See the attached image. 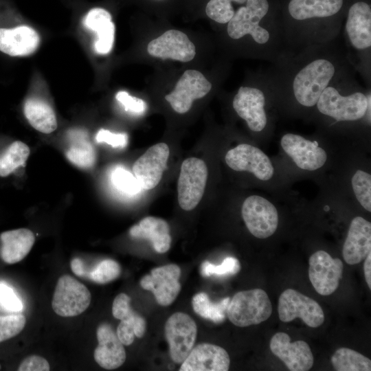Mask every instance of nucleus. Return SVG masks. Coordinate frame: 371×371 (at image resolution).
I'll list each match as a JSON object with an SVG mask.
<instances>
[{
  "label": "nucleus",
  "mask_w": 371,
  "mask_h": 371,
  "mask_svg": "<svg viewBox=\"0 0 371 371\" xmlns=\"http://www.w3.org/2000/svg\"><path fill=\"white\" fill-rule=\"evenodd\" d=\"M268 10L267 0H247L246 5L239 8L228 22V35L233 39H239L250 34L256 43H266L269 38V33L260 27L259 23Z\"/></svg>",
  "instance_id": "20e7f679"
},
{
  "label": "nucleus",
  "mask_w": 371,
  "mask_h": 371,
  "mask_svg": "<svg viewBox=\"0 0 371 371\" xmlns=\"http://www.w3.org/2000/svg\"><path fill=\"white\" fill-rule=\"evenodd\" d=\"M112 314L117 319L126 321L133 326L135 335L141 338L146 331V324L143 317L131 306V297L124 293L118 294L112 305Z\"/></svg>",
  "instance_id": "7c9ffc66"
},
{
  "label": "nucleus",
  "mask_w": 371,
  "mask_h": 371,
  "mask_svg": "<svg viewBox=\"0 0 371 371\" xmlns=\"http://www.w3.org/2000/svg\"><path fill=\"white\" fill-rule=\"evenodd\" d=\"M346 30L352 45L363 49L371 45V9L362 1L354 3L348 11Z\"/></svg>",
  "instance_id": "5701e85b"
},
{
  "label": "nucleus",
  "mask_w": 371,
  "mask_h": 371,
  "mask_svg": "<svg viewBox=\"0 0 371 371\" xmlns=\"http://www.w3.org/2000/svg\"><path fill=\"white\" fill-rule=\"evenodd\" d=\"M278 311L279 318L283 322L300 318L308 326L317 328L324 322V313L320 305L292 289H286L280 294Z\"/></svg>",
  "instance_id": "0eeeda50"
},
{
  "label": "nucleus",
  "mask_w": 371,
  "mask_h": 371,
  "mask_svg": "<svg viewBox=\"0 0 371 371\" xmlns=\"http://www.w3.org/2000/svg\"><path fill=\"white\" fill-rule=\"evenodd\" d=\"M241 213L247 229L256 238H267L278 228V211L273 203L262 196H248L243 203Z\"/></svg>",
  "instance_id": "6e6552de"
},
{
  "label": "nucleus",
  "mask_w": 371,
  "mask_h": 371,
  "mask_svg": "<svg viewBox=\"0 0 371 371\" xmlns=\"http://www.w3.org/2000/svg\"><path fill=\"white\" fill-rule=\"evenodd\" d=\"M308 265L309 280L319 294L330 295L337 289L344 269L339 258H333L326 251L319 250L310 256Z\"/></svg>",
  "instance_id": "9d476101"
},
{
  "label": "nucleus",
  "mask_w": 371,
  "mask_h": 371,
  "mask_svg": "<svg viewBox=\"0 0 371 371\" xmlns=\"http://www.w3.org/2000/svg\"><path fill=\"white\" fill-rule=\"evenodd\" d=\"M164 332L171 359L181 363L195 344L197 335L195 322L188 314L177 312L167 319Z\"/></svg>",
  "instance_id": "1a4fd4ad"
},
{
  "label": "nucleus",
  "mask_w": 371,
  "mask_h": 371,
  "mask_svg": "<svg viewBox=\"0 0 371 371\" xmlns=\"http://www.w3.org/2000/svg\"><path fill=\"white\" fill-rule=\"evenodd\" d=\"M0 304L12 311L18 312L23 308L19 298L10 287L5 284H0Z\"/></svg>",
  "instance_id": "a19ab883"
},
{
  "label": "nucleus",
  "mask_w": 371,
  "mask_h": 371,
  "mask_svg": "<svg viewBox=\"0 0 371 371\" xmlns=\"http://www.w3.org/2000/svg\"><path fill=\"white\" fill-rule=\"evenodd\" d=\"M147 50L153 56L181 62H189L196 54L193 43L186 34L177 30H168L152 40L148 44Z\"/></svg>",
  "instance_id": "f3484780"
},
{
  "label": "nucleus",
  "mask_w": 371,
  "mask_h": 371,
  "mask_svg": "<svg viewBox=\"0 0 371 371\" xmlns=\"http://www.w3.org/2000/svg\"><path fill=\"white\" fill-rule=\"evenodd\" d=\"M129 234L134 238L148 240L158 253H165L170 247V227L168 223L161 218L145 217L131 227Z\"/></svg>",
  "instance_id": "b1692460"
},
{
  "label": "nucleus",
  "mask_w": 371,
  "mask_h": 371,
  "mask_svg": "<svg viewBox=\"0 0 371 371\" xmlns=\"http://www.w3.org/2000/svg\"><path fill=\"white\" fill-rule=\"evenodd\" d=\"M111 180L117 190L126 194L135 195L142 190L135 175L121 166L113 168Z\"/></svg>",
  "instance_id": "72a5a7b5"
},
{
  "label": "nucleus",
  "mask_w": 371,
  "mask_h": 371,
  "mask_svg": "<svg viewBox=\"0 0 371 371\" xmlns=\"http://www.w3.org/2000/svg\"><path fill=\"white\" fill-rule=\"evenodd\" d=\"M229 300V297H226L214 303L205 293L201 292L193 296L192 305L194 311L201 317L220 324L225 319Z\"/></svg>",
  "instance_id": "c756f323"
},
{
  "label": "nucleus",
  "mask_w": 371,
  "mask_h": 371,
  "mask_svg": "<svg viewBox=\"0 0 371 371\" xmlns=\"http://www.w3.org/2000/svg\"><path fill=\"white\" fill-rule=\"evenodd\" d=\"M351 183L355 196L361 205L371 212V175L358 170L353 175Z\"/></svg>",
  "instance_id": "f704fd0d"
},
{
  "label": "nucleus",
  "mask_w": 371,
  "mask_h": 371,
  "mask_svg": "<svg viewBox=\"0 0 371 371\" xmlns=\"http://www.w3.org/2000/svg\"><path fill=\"white\" fill-rule=\"evenodd\" d=\"M0 240L1 259L7 264H14L28 254L35 242V236L30 229L20 228L2 232Z\"/></svg>",
  "instance_id": "393cba45"
},
{
  "label": "nucleus",
  "mask_w": 371,
  "mask_h": 371,
  "mask_svg": "<svg viewBox=\"0 0 371 371\" xmlns=\"http://www.w3.org/2000/svg\"><path fill=\"white\" fill-rule=\"evenodd\" d=\"M24 114L36 131L49 134L57 128V120L52 108L38 98H28L24 104Z\"/></svg>",
  "instance_id": "c85d7f7f"
},
{
  "label": "nucleus",
  "mask_w": 371,
  "mask_h": 371,
  "mask_svg": "<svg viewBox=\"0 0 371 371\" xmlns=\"http://www.w3.org/2000/svg\"><path fill=\"white\" fill-rule=\"evenodd\" d=\"M282 148L301 169L313 171L322 167L327 160L326 151L317 142L299 135L287 133L281 139Z\"/></svg>",
  "instance_id": "dca6fc26"
},
{
  "label": "nucleus",
  "mask_w": 371,
  "mask_h": 371,
  "mask_svg": "<svg viewBox=\"0 0 371 371\" xmlns=\"http://www.w3.org/2000/svg\"><path fill=\"white\" fill-rule=\"evenodd\" d=\"M337 371H370L371 361L362 354L348 348L337 349L330 358Z\"/></svg>",
  "instance_id": "2f4dec72"
},
{
  "label": "nucleus",
  "mask_w": 371,
  "mask_h": 371,
  "mask_svg": "<svg viewBox=\"0 0 371 371\" xmlns=\"http://www.w3.org/2000/svg\"><path fill=\"white\" fill-rule=\"evenodd\" d=\"M272 313V305L267 293L254 289L236 293L229 300L227 316L236 326L246 327L266 321Z\"/></svg>",
  "instance_id": "f257e3e1"
},
{
  "label": "nucleus",
  "mask_w": 371,
  "mask_h": 371,
  "mask_svg": "<svg viewBox=\"0 0 371 371\" xmlns=\"http://www.w3.org/2000/svg\"><path fill=\"white\" fill-rule=\"evenodd\" d=\"M121 273L118 262L106 259L89 269L88 278L98 284H106L117 279Z\"/></svg>",
  "instance_id": "e433bc0d"
},
{
  "label": "nucleus",
  "mask_w": 371,
  "mask_h": 371,
  "mask_svg": "<svg viewBox=\"0 0 371 371\" xmlns=\"http://www.w3.org/2000/svg\"><path fill=\"white\" fill-rule=\"evenodd\" d=\"M180 267L168 264L153 269L150 274L141 279L140 285L153 293L159 304L166 306L175 301L180 292Z\"/></svg>",
  "instance_id": "ddd939ff"
},
{
  "label": "nucleus",
  "mask_w": 371,
  "mask_h": 371,
  "mask_svg": "<svg viewBox=\"0 0 371 371\" xmlns=\"http://www.w3.org/2000/svg\"><path fill=\"white\" fill-rule=\"evenodd\" d=\"M240 269L239 261L234 257H227L221 264L214 265L209 261H204L201 266V273L204 277L211 276H224L234 275Z\"/></svg>",
  "instance_id": "4c0bfd02"
},
{
  "label": "nucleus",
  "mask_w": 371,
  "mask_h": 371,
  "mask_svg": "<svg viewBox=\"0 0 371 371\" xmlns=\"http://www.w3.org/2000/svg\"><path fill=\"white\" fill-rule=\"evenodd\" d=\"M98 344L94 350V359L102 368L114 370L126 360V351L116 332L107 323L99 325L96 331Z\"/></svg>",
  "instance_id": "aec40b11"
},
{
  "label": "nucleus",
  "mask_w": 371,
  "mask_h": 371,
  "mask_svg": "<svg viewBox=\"0 0 371 371\" xmlns=\"http://www.w3.org/2000/svg\"><path fill=\"white\" fill-rule=\"evenodd\" d=\"M212 84L202 73L194 69L186 70L176 84L175 89L165 96L171 107L179 113H185L193 101L207 95Z\"/></svg>",
  "instance_id": "9b49d317"
},
{
  "label": "nucleus",
  "mask_w": 371,
  "mask_h": 371,
  "mask_svg": "<svg viewBox=\"0 0 371 371\" xmlns=\"http://www.w3.org/2000/svg\"><path fill=\"white\" fill-rule=\"evenodd\" d=\"M70 265L74 274L88 278L89 269L86 267L84 262L80 258H74L71 261Z\"/></svg>",
  "instance_id": "a18cd8bd"
},
{
  "label": "nucleus",
  "mask_w": 371,
  "mask_h": 371,
  "mask_svg": "<svg viewBox=\"0 0 371 371\" xmlns=\"http://www.w3.org/2000/svg\"><path fill=\"white\" fill-rule=\"evenodd\" d=\"M269 348L291 371H308L313 366V355L309 345L302 340L291 342L285 333H276L271 339Z\"/></svg>",
  "instance_id": "4468645a"
},
{
  "label": "nucleus",
  "mask_w": 371,
  "mask_h": 371,
  "mask_svg": "<svg viewBox=\"0 0 371 371\" xmlns=\"http://www.w3.org/2000/svg\"><path fill=\"white\" fill-rule=\"evenodd\" d=\"M371 252V223L356 216L350 222L344 243L342 255L348 265L361 262Z\"/></svg>",
  "instance_id": "412c9836"
},
{
  "label": "nucleus",
  "mask_w": 371,
  "mask_h": 371,
  "mask_svg": "<svg viewBox=\"0 0 371 371\" xmlns=\"http://www.w3.org/2000/svg\"><path fill=\"white\" fill-rule=\"evenodd\" d=\"M230 358L222 347L202 343L194 346L181 363L180 371H227Z\"/></svg>",
  "instance_id": "6ab92c4d"
},
{
  "label": "nucleus",
  "mask_w": 371,
  "mask_h": 371,
  "mask_svg": "<svg viewBox=\"0 0 371 371\" xmlns=\"http://www.w3.org/2000/svg\"><path fill=\"white\" fill-rule=\"evenodd\" d=\"M343 0H291L289 11L297 20L327 17L339 11Z\"/></svg>",
  "instance_id": "cd10ccee"
},
{
  "label": "nucleus",
  "mask_w": 371,
  "mask_h": 371,
  "mask_svg": "<svg viewBox=\"0 0 371 371\" xmlns=\"http://www.w3.org/2000/svg\"><path fill=\"white\" fill-rule=\"evenodd\" d=\"M50 366L48 361L38 355H31L25 358L19 365V371H49Z\"/></svg>",
  "instance_id": "37998d69"
},
{
  "label": "nucleus",
  "mask_w": 371,
  "mask_h": 371,
  "mask_svg": "<svg viewBox=\"0 0 371 371\" xmlns=\"http://www.w3.org/2000/svg\"><path fill=\"white\" fill-rule=\"evenodd\" d=\"M116 334L124 346L132 344L135 337L133 326L130 323L123 320H120Z\"/></svg>",
  "instance_id": "c03bdc74"
},
{
  "label": "nucleus",
  "mask_w": 371,
  "mask_h": 371,
  "mask_svg": "<svg viewBox=\"0 0 371 371\" xmlns=\"http://www.w3.org/2000/svg\"><path fill=\"white\" fill-rule=\"evenodd\" d=\"M265 104L262 91L249 87H240L233 100V107L237 114L256 132L262 131L267 124Z\"/></svg>",
  "instance_id": "a211bd4d"
},
{
  "label": "nucleus",
  "mask_w": 371,
  "mask_h": 371,
  "mask_svg": "<svg viewBox=\"0 0 371 371\" xmlns=\"http://www.w3.org/2000/svg\"><path fill=\"white\" fill-rule=\"evenodd\" d=\"M115 98L123 105L126 111L132 113L142 114L146 109V104L143 100L133 97L126 91L117 92Z\"/></svg>",
  "instance_id": "ea45409f"
},
{
  "label": "nucleus",
  "mask_w": 371,
  "mask_h": 371,
  "mask_svg": "<svg viewBox=\"0 0 371 371\" xmlns=\"http://www.w3.org/2000/svg\"><path fill=\"white\" fill-rule=\"evenodd\" d=\"M111 19V14L100 8L91 9L85 18V26L97 34L94 48L98 54H106L113 47L115 25Z\"/></svg>",
  "instance_id": "a878e982"
},
{
  "label": "nucleus",
  "mask_w": 371,
  "mask_h": 371,
  "mask_svg": "<svg viewBox=\"0 0 371 371\" xmlns=\"http://www.w3.org/2000/svg\"><path fill=\"white\" fill-rule=\"evenodd\" d=\"M95 139L99 143L104 142L114 148H123L128 142L126 133H115L105 129H100L97 133Z\"/></svg>",
  "instance_id": "79ce46f5"
},
{
  "label": "nucleus",
  "mask_w": 371,
  "mask_h": 371,
  "mask_svg": "<svg viewBox=\"0 0 371 371\" xmlns=\"http://www.w3.org/2000/svg\"><path fill=\"white\" fill-rule=\"evenodd\" d=\"M170 150L165 143L150 147L133 166V172L144 190L156 187L166 168Z\"/></svg>",
  "instance_id": "2eb2a0df"
},
{
  "label": "nucleus",
  "mask_w": 371,
  "mask_h": 371,
  "mask_svg": "<svg viewBox=\"0 0 371 371\" xmlns=\"http://www.w3.org/2000/svg\"><path fill=\"white\" fill-rule=\"evenodd\" d=\"M207 173V166L201 159L190 157L183 161L177 183L178 202L181 209L190 211L199 203Z\"/></svg>",
  "instance_id": "7ed1b4c3"
},
{
  "label": "nucleus",
  "mask_w": 371,
  "mask_h": 371,
  "mask_svg": "<svg viewBox=\"0 0 371 371\" xmlns=\"http://www.w3.org/2000/svg\"><path fill=\"white\" fill-rule=\"evenodd\" d=\"M40 42L37 32L28 26L0 28V51L12 56L33 53Z\"/></svg>",
  "instance_id": "4be33fe9"
},
{
  "label": "nucleus",
  "mask_w": 371,
  "mask_h": 371,
  "mask_svg": "<svg viewBox=\"0 0 371 371\" xmlns=\"http://www.w3.org/2000/svg\"><path fill=\"white\" fill-rule=\"evenodd\" d=\"M70 146L66 151L67 159L82 169L91 168L96 161V153L85 131L71 129L67 134Z\"/></svg>",
  "instance_id": "bb28decb"
},
{
  "label": "nucleus",
  "mask_w": 371,
  "mask_h": 371,
  "mask_svg": "<svg viewBox=\"0 0 371 371\" xmlns=\"http://www.w3.org/2000/svg\"><path fill=\"white\" fill-rule=\"evenodd\" d=\"M364 260V277L369 289H371V252L368 254Z\"/></svg>",
  "instance_id": "49530a36"
},
{
  "label": "nucleus",
  "mask_w": 371,
  "mask_h": 371,
  "mask_svg": "<svg viewBox=\"0 0 371 371\" xmlns=\"http://www.w3.org/2000/svg\"><path fill=\"white\" fill-rule=\"evenodd\" d=\"M91 300V293L85 284L69 275H63L57 281L52 306L61 317H74L83 313Z\"/></svg>",
  "instance_id": "423d86ee"
},
{
  "label": "nucleus",
  "mask_w": 371,
  "mask_h": 371,
  "mask_svg": "<svg viewBox=\"0 0 371 371\" xmlns=\"http://www.w3.org/2000/svg\"><path fill=\"white\" fill-rule=\"evenodd\" d=\"M247 0H210L205 8L206 14L214 21L227 23L234 16L235 11L232 1L237 4L246 3Z\"/></svg>",
  "instance_id": "c9c22d12"
},
{
  "label": "nucleus",
  "mask_w": 371,
  "mask_h": 371,
  "mask_svg": "<svg viewBox=\"0 0 371 371\" xmlns=\"http://www.w3.org/2000/svg\"><path fill=\"white\" fill-rule=\"evenodd\" d=\"M316 104L320 113L337 121H354L366 114L368 98L360 92L343 96L334 87H326Z\"/></svg>",
  "instance_id": "39448f33"
},
{
  "label": "nucleus",
  "mask_w": 371,
  "mask_h": 371,
  "mask_svg": "<svg viewBox=\"0 0 371 371\" xmlns=\"http://www.w3.org/2000/svg\"><path fill=\"white\" fill-rule=\"evenodd\" d=\"M227 166L236 171H247L262 181H268L274 174V168L268 156L258 148L241 144L225 155Z\"/></svg>",
  "instance_id": "f8f14e48"
},
{
  "label": "nucleus",
  "mask_w": 371,
  "mask_h": 371,
  "mask_svg": "<svg viewBox=\"0 0 371 371\" xmlns=\"http://www.w3.org/2000/svg\"><path fill=\"white\" fill-rule=\"evenodd\" d=\"M30 153V148L25 143L21 141L12 142L0 156V177H7L23 166Z\"/></svg>",
  "instance_id": "473e14b6"
},
{
  "label": "nucleus",
  "mask_w": 371,
  "mask_h": 371,
  "mask_svg": "<svg viewBox=\"0 0 371 371\" xmlns=\"http://www.w3.org/2000/svg\"><path fill=\"white\" fill-rule=\"evenodd\" d=\"M25 323L26 319L21 314L0 315V343L19 334Z\"/></svg>",
  "instance_id": "58836bf2"
},
{
  "label": "nucleus",
  "mask_w": 371,
  "mask_h": 371,
  "mask_svg": "<svg viewBox=\"0 0 371 371\" xmlns=\"http://www.w3.org/2000/svg\"><path fill=\"white\" fill-rule=\"evenodd\" d=\"M335 74V67L326 59L311 62L295 76L293 89L297 102L305 106L316 104Z\"/></svg>",
  "instance_id": "f03ea898"
}]
</instances>
